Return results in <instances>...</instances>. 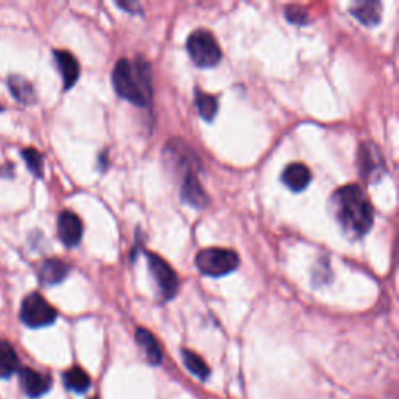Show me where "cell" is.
I'll return each mask as SVG.
<instances>
[{"instance_id": "ac0fdd59", "label": "cell", "mask_w": 399, "mask_h": 399, "mask_svg": "<svg viewBox=\"0 0 399 399\" xmlns=\"http://www.w3.org/2000/svg\"><path fill=\"white\" fill-rule=\"evenodd\" d=\"M19 370V357L8 342L0 340V377H10Z\"/></svg>"}, {"instance_id": "cb8c5ba5", "label": "cell", "mask_w": 399, "mask_h": 399, "mask_svg": "<svg viewBox=\"0 0 399 399\" xmlns=\"http://www.w3.org/2000/svg\"><path fill=\"white\" fill-rule=\"evenodd\" d=\"M120 8H124V10H128V11H131L133 15H136V13L139 11V5L138 3H131V2H125V3H117Z\"/></svg>"}, {"instance_id": "e0dca14e", "label": "cell", "mask_w": 399, "mask_h": 399, "mask_svg": "<svg viewBox=\"0 0 399 399\" xmlns=\"http://www.w3.org/2000/svg\"><path fill=\"white\" fill-rule=\"evenodd\" d=\"M136 342L139 343L140 348L144 350L145 357L150 364L158 365L163 359V354H161V348L154 339L153 334L150 331L144 329V327H138L136 329Z\"/></svg>"}, {"instance_id": "52a82bcc", "label": "cell", "mask_w": 399, "mask_h": 399, "mask_svg": "<svg viewBox=\"0 0 399 399\" xmlns=\"http://www.w3.org/2000/svg\"><path fill=\"white\" fill-rule=\"evenodd\" d=\"M147 261H149V268L153 275V279L156 282L158 291L164 300H172L178 293L179 279L169 263L163 257L154 253H145Z\"/></svg>"}, {"instance_id": "603a6c76", "label": "cell", "mask_w": 399, "mask_h": 399, "mask_svg": "<svg viewBox=\"0 0 399 399\" xmlns=\"http://www.w3.org/2000/svg\"><path fill=\"white\" fill-rule=\"evenodd\" d=\"M286 17L292 24H297V25H302V24H306L309 21L306 10L300 8V6H297V5L287 6V8H286Z\"/></svg>"}, {"instance_id": "5bb4252c", "label": "cell", "mask_w": 399, "mask_h": 399, "mask_svg": "<svg viewBox=\"0 0 399 399\" xmlns=\"http://www.w3.org/2000/svg\"><path fill=\"white\" fill-rule=\"evenodd\" d=\"M70 267L61 259H47L40 267V279L42 284L55 286L66 279Z\"/></svg>"}, {"instance_id": "9c48e42d", "label": "cell", "mask_w": 399, "mask_h": 399, "mask_svg": "<svg viewBox=\"0 0 399 399\" xmlns=\"http://www.w3.org/2000/svg\"><path fill=\"white\" fill-rule=\"evenodd\" d=\"M58 237L67 248L76 247L83 237V223L72 211H63L58 215Z\"/></svg>"}, {"instance_id": "8fae6325", "label": "cell", "mask_w": 399, "mask_h": 399, "mask_svg": "<svg viewBox=\"0 0 399 399\" xmlns=\"http://www.w3.org/2000/svg\"><path fill=\"white\" fill-rule=\"evenodd\" d=\"M181 198L192 208L202 209L209 203V197L206 194L202 183L198 181L197 175H188L181 179Z\"/></svg>"}, {"instance_id": "3957f363", "label": "cell", "mask_w": 399, "mask_h": 399, "mask_svg": "<svg viewBox=\"0 0 399 399\" xmlns=\"http://www.w3.org/2000/svg\"><path fill=\"white\" fill-rule=\"evenodd\" d=\"M195 266L200 273L220 278L239 267V256L228 248H204L195 256Z\"/></svg>"}, {"instance_id": "9a60e30c", "label": "cell", "mask_w": 399, "mask_h": 399, "mask_svg": "<svg viewBox=\"0 0 399 399\" xmlns=\"http://www.w3.org/2000/svg\"><path fill=\"white\" fill-rule=\"evenodd\" d=\"M351 15L362 22L366 27H375L381 21L382 6L379 2H373V0H365V2L354 3L350 8Z\"/></svg>"}, {"instance_id": "7a4b0ae2", "label": "cell", "mask_w": 399, "mask_h": 399, "mask_svg": "<svg viewBox=\"0 0 399 399\" xmlns=\"http://www.w3.org/2000/svg\"><path fill=\"white\" fill-rule=\"evenodd\" d=\"M113 85L122 99L147 106L152 101V69L144 58L119 60L113 72Z\"/></svg>"}, {"instance_id": "4fadbf2b", "label": "cell", "mask_w": 399, "mask_h": 399, "mask_svg": "<svg viewBox=\"0 0 399 399\" xmlns=\"http://www.w3.org/2000/svg\"><path fill=\"white\" fill-rule=\"evenodd\" d=\"M55 60L63 76L64 88L70 89L75 85L80 76L79 61L75 60V56L72 54H69V51L66 50H55Z\"/></svg>"}, {"instance_id": "d6986e66", "label": "cell", "mask_w": 399, "mask_h": 399, "mask_svg": "<svg viewBox=\"0 0 399 399\" xmlns=\"http://www.w3.org/2000/svg\"><path fill=\"white\" fill-rule=\"evenodd\" d=\"M64 384H66L69 390L75 391V393H85L91 387V379H89L88 373L80 368V366H72V368L64 373Z\"/></svg>"}, {"instance_id": "30bf717a", "label": "cell", "mask_w": 399, "mask_h": 399, "mask_svg": "<svg viewBox=\"0 0 399 399\" xmlns=\"http://www.w3.org/2000/svg\"><path fill=\"white\" fill-rule=\"evenodd\" d=\"M19 379H21L24 391L30 398H40L46 395L51 387V381L49 376L31 368H22L19 371Z\"/></svg>"}, {"instance_id": "277c9868", "label": "cell", "mask_w": 399, "mask_h": 399, "mask_svg": "<svg viewBox=\"0 0 399 399\" xmlns=\"http://www.w3.org/2000/svg\"><path fill=\"white\" fill-rule=\"evenodd\" d=\"M188 51L198 67H214L222 60V50L208 30H195L188 40Z\"/></svg>"}, {"instance_id": "2e32d148", "label": "cell", "mask_w": 399, "mask_h": 399, "mask_svg": "<svg viewBox=\"0 0 399 399\" xmlns=\"http://www.w3.org/2000/svg\"><path fill=\"white\" fill-rule=\"evenodd\" d=\"M8 86L11 94L15 95L17 101L24 103V105H31L36 100V92L31 83L24 79L21 75H11L8 79Z\"/></svg>"}, {"instance_id": "8992f818", "label": "cell", "mask_w": 399, "mask_h": 399, "mask_svg": "<svg viewBox=\"0 0 399 399\" xmlns=\"http://www.w3.org/2000/svg\"><path fill=\"white\" fill-rule=\"evenodd\" d=\"M164 159L173 172L181 175V179L188 175H197L200 161L190 147L186 145L181 139H172L165 145Z\"/></svg>"}, {"instance_id": "44dd1931", "label": "cell", "mask_w": 399, "mask_h": 399, "mask_svg": "<svg viewBox=\"0 0 399 399\" xmlns=\"http://www.w3.org/2000/svg\"><path fill=\"white\" fill-rule=\"evenodd\" d=\"M183 362L186 365V368H188L194 376L203 379V381L209 377V373H211L209 366L206 365L204 360L194 351L183 350Z\"/></svg>"}, {"instance_id": "ba28073f", "label": "cell", "mask_w": 399, "mask_h": 399, "mask_svg": "<svg viewBox=\"0 0 399 399\" xmlns=\"http://www.w3.org/2000/svg\"><path fill=\"white\" fill-rule=\"evenodd\" d=\"M359 169H360V177L366 178L370 183H375L379 178L384 177L385 172L384 159L376 145L373 144L360 145Z\"/></svg>"}, {"instance_id": "7c38bea8", "label": "cell", "mask_w": 399, "mask_h": 399, "mask_svg": "<svg viewBox=\"0 0 399 399\" xmlns=\"http://www.w3.org/2000/svg\"><path fill=\"white\" fill-rule=\"evenodd\" d=\"M282 183L293 192L304 190L312 179V173L309 167L301 163H292L282 172Z\"/></svg>"}, {"instance_id": "7402d4cb", "label": "cell", "mask_w": 399, "mask_h": 399, "mask_svg": "<svg viewBox=\"0 0 399 399\" xmlns=\"http://www.w3.org/2000/svg\"><path fill=\"white\" fill-rule=\"evenodd\" d=\"M22 158L27 163L28 169L35 173V177H42V156L36 149H25L22 152Z\"/></svg>"}, {"instance_id": "6da1fadb", "label": "cell", "mask_w": 399, "mask_h": 399, "mask_svg": "<svg viewBox=\"0 0 399 399\" xmlns=\"http://www.w3.org/2000/svg\"><path fill=\"white\" fill-rule=\"evenodd\" d=\"M331 211L343 233L352 239L364 237L375 222V211L359 184H346L334 192Z\"/></svg>"}, {"instance_id": "5b68a950", "label": "cell", "mask_w": 399, "mask_h": 399, "mask_svg": "<svg viewBox=\"0 0 399 399\" xmlns=\"http://www.w3.org/2000/svg\"><path fill=\"white\" fill-rule=\"evenodd\" d=\"M56 309L40 293H30L21 306V320L28 327H44L56 320Z\"/></svg>"}, {"instance_id": "ffe728a7", "label": "cell", "mask_w": 399, "mask_h": 399, "mask_svg": "<svg viewBox=\"0 0 399 399\" xmlns=\"http://www.w3.org/2000/svg\"><path fill=\"white\" fill-rule=\"evenodd\" d=\"M195 106L198 109V114L202 115L206 122H211L214 119L218 111V101L214 95L204 94L202 91L195 92Z\"/></svg>"}]
</instances>
